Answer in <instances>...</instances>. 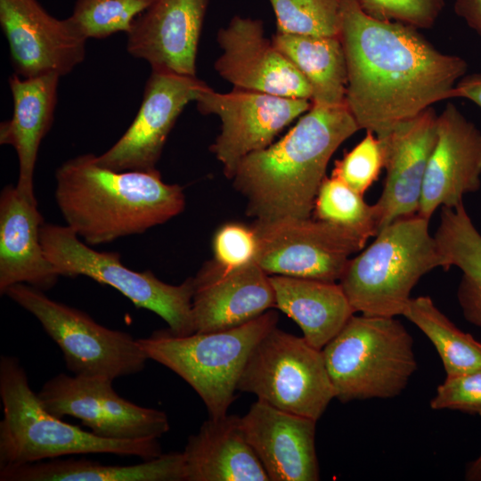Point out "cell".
Segmentation results:
<instances>
[{"label": "cell", "mask_w": 481, "mask_h": 481, "mask_svg": "<svg viewBox=\"0 0 481 481\" xmlns=\"http://www.w3.org/2000/svg\"><path fill=\"white\" fill-rule=\"evenodd\" d=\"M339 40L347 73L346 104L360 129L377 137L433 104L452 98L468 64L444 53L418 29L366 13L340 0Z\"/></svg>", "instance_id": "1"}, {"label": "cell", "mask_w": 481, "mask_h": 481, "mask_svg": "<svg viewBox=\"0 0 481 481\" xmlns=\"http://www.w3.org/2000/svg\"><path fill=\"white\" fill-rule=\"evenodd\" d=\"M359 130L346 103H312L281 139L240 162L232 179L247 214L263 222L311 217L331 156Z\"/></svg>", "instance_id": "2"}, {"label": "cell", "mask_w": 481, "mask_h": 481, "mask_svg": "<svg viewBox=\"0 0 481 481\" xmlns=\"http://www.w3.org/2000/svg\"><path fill=\"white\" fill-rule=\"evenodd\" d=\"M54 197L67 224L88 245L141 234L183 212L185 196L156 169L114 171L86 153L55 172Z\"/></svg>", "instance_id": "3"}, {"label": "cell", "mask_w": 481, "mask_h": 481, "mask_svg": "<svg viewBox=\"0 0 481 481\" xmlns=\"http://www.w3.org/2000/svg\"><path fill=\"white\" fill-rule=\"evenodd\" d=\"M0 469L74 454L112 453L144 461L162 454L158 439L102 438L50 413L15 356L0 358Z\"/></svg>", "instance_id": "4"}, {"label": "cell", "mask_w": 481, "mask_h": 481, "mask_svg": "<svg viewBox=\"0 0 481 481\" xmlns=\"http://www.w3.org/2000/svg\"><path fill=\"white\" fill-rule=\"evenodd\" d=\"M428 222L419 214L395 219L349 259L338 283L355 313L402 315L420 279L437 267L444 269Z\"/></svg>", "instance_id": "5"}, {"label": "cell", "mask_w": 481, "mask_h": 481, "mask_svg": "<svg viewBox=\"0 0 481 481\" xmlns=\"http://www.w3.org/2000/svg\"><path fill=\"white\" fill-rule=\"evenodd\" d=\"M277 322L278 314L268 310L235 328L190 335L159 330L138 343L148 359L168 368L194 389L209 418H220L235 399L250 353Z\"/></svg>", "instance_id": "6"}, {"label": "cell", "mask_w": 481, "mask_h": 481, "mask_svg": "<svg viewBox=\"0 0 481 481\" xmlns=\"http://www.w3.org/2000/svg\"><path fill=\"white\" fill-rule=\"evenodd\" d=\"M322 351L342 403L395 397L417 370L413 338L395 317L354 314Z\"/></svg>", "instance_id": "7"}, {"label": "cell", "mask_w": 481, "mask_h": 481, "mask_svg": "<svg viewBox=\"0 0 481 481\" xmlns=\"http://www.w3.org/2000/svg\"><path fill=\"white\" fill-rule=\"evenodd\" d=\"M44 251L61 276H86L109 285L135 307L153 312L176 335L195 332L192 316L193 277L178 285L166 283L150 270L125 266L117 252L97 251L68 225L44 224L40 231Z\"/></svg>", "instance_id": "8"}, {"label": "cell", "mask_w": 481, "mask_h": 481, "mask_svg": "<svg viewBox=\"0 0 481 481\" xmlns=\"http://www.w3.org/2000/svg\"><path fill=\"white\" fill-rule=\"evenodd\" d=\"M4 295L37 319L74 375L114 380L142 371L149 360L131 334L102 326L85 312L50 298L39 289L18 283Z\"/></svg>", "instance_id": "9"}, {"label": "cell", "mask_w": 481, "mask_h": 481, "mask_svg": "<svg viewBox=\"0 0 481 481\" xmlns=\"http://www.w3.org/2000/svg\"><path fill=\"white\" fill-rule=\"evenodd\" d=\"M237 390L316 421L335 398L322 351L277 327L253 348Z\"/></svg>", "instance_id": "10"}, {"label": "cell", "mask_w": 481, "mask_h": 481, "mask_svg": "<svg viewBox=\"0 0 481 481\" xmlns=\"http://www.w3.org/2000/svg\"><path fill=\"white\" fill-rule=\"evenodd\" d=\"M256 261L269 275L337 282L368 239L318 219L255 220Z\"/></svg>", "instance_id": "11"}, {"label": "cell", "mask_w": 481, "mask_h": 481, "mask_svg": "<svg viewBox=\"0 0 481 481\" xmlns=\"http://www.w3.org/2000/svg\"><path fill=\"white\" fill-rule=\"evenodd\" d=\"M105 377L60 373L37 393L53 415L80 420L94 435L114 440L159 439L169 430L167 415L119 396Z\"/></svg>", "instance_id": "12"}, {"label": "cell", "mask_w": 481, "mask_h": 481, "mask_svg": "<svg viewBox=\"0 0 481 481\" xmlns=\"http://www.w3.org/2000/svg\"><path fill=\"white\" fill-rule=\"evenodd\" d=\"M195 102L200 113L214 114L221 119V132L210 150L228 178L233 177L243 158L272 144L285 126L312 105L308 99L238 88L223 94L208 86Z\"/></svg>", "instance_id": "13"}, {"label": "cell", "mask_w": 481, "mask_h": 481, "mask_svg": "<svg viewBox=\"0 0 481 481\" xmlns=\"http://www.w3.org/2000/svg\"><path fill=\"white\" fill-rule=\"evenodd\" d=\"M206 86L196 76L151 69L135 119L115 144L95 155L97 164L118 172L156 170L179 115Z\"/></svg>", "instance_id": "14"}, {"label": "cell", "mask_w": 481, "mask_h": 481, "mask_svg": "<svg viewBox=\"0 0 481 481\" xmlns=\"http://www.w3.org/2000/svg\"><path fill=\"white\" fill-rule=\"evenodd\" d=\"M0 25L21 77H63L85 60L87 39L68 18L52 16L37 0H0Z\"/></svg>", "instance_id": "15"}, {"label": "cell", "mask_w": 481, "mask_h": 481, "mask_svg": "<svg viewBox=\"0 0 481 481\" xmlns=\"http://www.w3.org/2000/svg\"><path fill=\"white\" fill-rule=\"evenodd\" d=\"M216 40L223 53L215 69L233 88L311 101L306 79L265 37L260 20L234 16Z\"/></svg>", "instance_id": "16"}, {"label": "cell", "mask_w": 481, "mask_h": 481, "mask_svg": "<svg viewBox=\"0 0 481 481\" xmlns=\"http://www.w3.org/2000/svg\"><path fill=\"white\" fill-rule=\"evenodd\" d=\"M481 185V131L448 103L437 117L418 214L430 220L439 207L455 208Z\"/></svg>", "instance_id": "17"}, {"label": "cell", "mask_w": 481, "mask_h": 481, "mask_svg": "<svg viewBox=\"0 0 481 481\" xmlns=\"http://www.w3.org/2000/svg\"><path fill=\"white\" fill-rule=\"evenodd\" d=\"M437 114L429 107L397 124L380 141L387 175L373 204L378 232L400 217L418 214L428 160L436 140Z\"/></svg>", "instance_id": "18"}, {"label": "cell", "mask_w": 481, "mask_h": 481, "mask_svg": "<svg viewBox=\"0 0 481 481\" xmlns=\"http://www.w3.org/2000/svg\"><path fill=\"white\" fill-rule=\"evenodd\" d=\"M193 280L195 332L235 328L275 307L270 275L256 260L232 269L208 261Z\"/></svg>", "instance_id": "19"}, {"label": "cell", "mask_w": 481, "mask_h": 481, "mask_svg": "<svg viewBox=\"0 0 481 481\" xmlns=\"http://www.w3.org/2000/svg\"><path fill=\"white\" fill-rule=\"evenodd\" d=\"M208 0H157L126 34V51L151 69L196 76L200 36Z\"/></svg>", "instance_id": "20"}, {"label": "cell", "mask_w": 481, "mask_h": 481, "mask_svg": "<svg viewBox=\"0 0 481 481\" xmlns=\"http://www.w3.org/2000/svg\"><path fill=\"white\" fill-rule=\"evenodd\" d=\"M240 423L270 481L319 480L316 420L257 400Z\"/></svg>", "instance_id": "21"}, {"label": "cell", "mask_w": 481, "mask_h": 481, "mask_svg": "<svg viewBox=\"0 0 481 481\" xmlns=\"http://www.w3.org/2000/svg\"><path fill=\"white\" fill-rule=\"evenodd\" d=\"M45 224L32 203L7 184L0 195V293L18 283L43 291L52 289L61 276L46 257L40 238Z\"/></svg>", "instance_id": "22"}, {"label": "cell", "mask_w": 481, "mask_h": 481, "mask_svg": "<svg viewBox=\"0 0 481 481\" xmlns=\"http://www.w3.org/2000/svg\"><path fill=\"white\" fill-rule=\"evenodd\" d=\"M60 77L48 74L24 78L15 73L9 77L13 112L11 119L0 125V143L14 148L19 162L15 186L32 203H37L34 192L37 153L54 120Z\"/></svg>", "instance_id": "23"}, {"label": "cell", "mask_w": 481, "mask_h": 481, "mask_svg": "<svg viewBox=\"0 0 481 481\" xmlns=\"http://www.w3.org/2000/svg\"><path fill=\"white\" fill-rule=\"evenodd\" d=\"M182 453L184 481H270L236 415L204 421Z\"/></svg>", "instance_id": "24"}, {"label": "cell", "mask_w": 481, "mask_h": 481, "mask_svg": "<svg viewBox=\"0 0 481 481\" xmlns=\"http://www.w3.org/2000/svg\"><path fill=\"white\" fill-rule=\"evenodd\" d=\"M275 307L301 329L303 338L322 350L355 314L339 283L270 275Z\"/></svg>", "instance_id": "25"}, {"label": "cell", "mask_w": 481, "mask_h": 481, "mask_svg": "<svg viewBox=\"0 0 481 481\" xmlns=\"http://www.w3.org/2000/svg\"><path fill=\"white\" fill-rule=\"evenodd\" d=\"M1 481H184L181 452L144 462L106 465L87 459H51L0 469Z\"/></svg>", "instance_id": "26"}, {"label": "cell", "mask_w": 481, "mask_h": 481, "mask_svg": "<svg viewBox=\"0 0 481 481\" xmlns=\"http://www.w3.org/2000/svg\"><path fill=\"white\" fill-rule=\"evenodd\" d=\"M434 236L444 258V270L456 266L461 272L457 298L463 316L481 327V233L463 203L441 208Z\"/></svg>", "instance_id": "27"}, {"label": "cell", "mask_w": 481, "mask_h": 481, "mask_svg": "<svg viewBox=\"0 0 481 481\" xmlns=\"http://www.w3.org/2000/svg\"><path fill=\"white\" fill-rule=\"evenodd\" d=\"M272 41L306 79L312 103L327 106L346 103V63L338 37L276 32Z\"/></svg>", "instance_id": "28"}, {"label": "cell", "mask_w": 481, "mask_h": 481, "mask_svg": "<svg viewBox=\"0 0 481 481\" xmlns=\"http://www.w3.org/2000/svg\"><path fill=\"white\" fill-rule=\"evenodd\" d=\"M402 315L431 341L446 377L481 371V343L453 324L428 296L412 298Z\"/></svg>", "instance_id": "29"}, {"label": "cell", "mask_w": 481, "mask_h": 481, "mask_svg": "<svg viewBox=\"0 0 481 481\" xmlns=\"http://www.w3.org/2000/svg\"><path fill=\"white\" fill-rule=\"evenodd\" d=\"M314 213L315 219L337 224L366 239L378 233L374 205L338 177L325 176L318 190Z\"/></svg>", "instance_id": "30"}, {"label": "cell", "mask_w": 481, "mask_h": 481, "mask_svg": "<svg viewBox=\"0 0 481 481\" xmlns=\"http://www.w3.org/2000/svg\"><path fill=\"white\" fill-rule=\"evenodd\" d=\"M157 0H76L68 19L86 39L127 34L138 16Z\"/></svg>", "instance_id": "31"}, {"label": "cell", "mask_w": 481, "mask_h": 481, "mask_svg": "<svg viewBox=\"0 0 481 481\" xmlns=\"http://www.w3.org/2000/svg\"><path fill=\"white\" fill-rule=\"evenodd\" d=\"M277 33L338 37L340 0H269Z\"/></svg>", "instance_id": "32"}, {"label": "cell", "mask_w": 481, "mask_h": 481, "mask_svg": "<svg viewBox=\"0 0 481 481\" xmlns=\"http://www.w3.org/2000/svg\"><path fill=\"white\" fill-rule=\"evenodd\" d=\"M384 167L380 141L371 131L341 159L336 160L331 175L339 178L361 194L378 179Z\"/></svg>", "instance_id": "33"}, {"label": "cell", "mask_w": 481, "mask_h": 481, "mask_svg": "<svg viewBox=\"0 0 481 481\" xmlns=\"http://www.w3.org/2000/svg\"><path fill=\"white\" fill-rule=\"evenodd\" d=\"M369 15L382 20L401 22L416 29L431 28L444 0H357Z\"/></svg>", "instance_id": "34"}, {"label": "cell", "mask_w": 481, "mask_h": 481, "mask_svg": "<svg viewBox=\"0 0 481 481\" xmlns=\"http://www.w3.org/2000/svg\"><path fill=\"white\" fill-rule=\"evenodd\" d=\"M214 260L232 269L256 260L257 240L253 227L230 223L222 225L213 238Z\"/></svg>", "instance_id": "35"}, {"label": "cell", "mask_w": 481, "mask_h": 481, "mask_svg": "<svg viewBox=\"0 0 481 481\" xmlns=\"http://www.w3.org/2000/svg\"><path fill=\"white\" fill-rule=\"evenodd\" d=\"M433 410H456L481 416V371L446 377L430 401Z\"/></svg>", "instance_id": "36"}, {"label": "cell", "mask_w": 481, "mask_h": 481, "mask_svg": "<svg viewBox=\"0 0 481 481\" xmlns=\"http://www.w3.org/2000/svg\"><path fill=\"white\" fill-rule=\"evenodd\" d=\"M452 98H465L481 109V73L465 75L455 86Z\"/></svg>", "instance_id": "37"}, {"label": "cell", "mask_w": 481, "mask_h": 481, "mask_svg": "<svg viewBox=\"0 0 481 481\" xmlns=\"http://www.w3.org/2000/svg\"><path fill=\"white\" fill-rule=\"evenodd\" d=\"M454 12L481 37V0H456Z\"/></svg>", "instance_id": "38"}, {"label": "cell", "mask_w": 481, "mask_h": 481, "mask_svg": "<svg viewBox=\"0 0 481 481\" xmlns=\"http://www.w3.org/2000/svg\"><path fill=\"white\" fill-rule=\"evenodd\" d=\"M465 479L468 481H481V454L469 464L465 472Z\"/></svg>", "instance_id": "39"}]
</instances>
